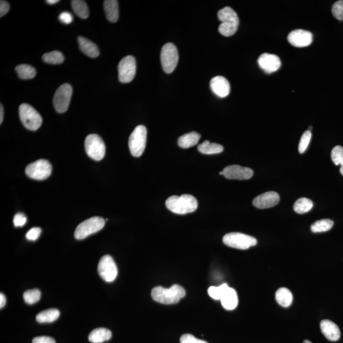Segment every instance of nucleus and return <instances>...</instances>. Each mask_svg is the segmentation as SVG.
I'll list each match as a JSON object with an SVG mask.
<instances>
[{
	"mask_svg": "<svg viewBox=\"0 0 343 343\" xmlns=\"http://www.w3.org/2000/svg\"><path fill=\"white\" fill-rule=\"evenodd\" d=\"M185 295L186 291L184 288L177 284L169 289L159 286L151 290V297L154 301L165 304L177 303Z\"/></svg>",
	"mask_w": 343,
	"mask_h": 343,
	"instance_id": "f03ea898",
	"label": "nucleus"
},
{
	"mask_svg": "<svg viewBox=\"0 0 343 343\" xmlns=\"http://www.w3.org/2000/svg\"><path fill=\"white\" fill-rule=\"evenodd\" d=\"M105 221L100 217H92L85 220L77 226L74 237L77 240H83L103 228Z\"/></svg>",
	"mask_w": 343,
	"mask_h": 343,
	"instance_id": "423d86ee",
	"label": "nucleus"
},
{
	"mask_svg": "<svg viewBox=\"0 0 343 343\" xmlns=\"http://www.w3.org/2000/svg\"><path fill=\"white\" fill-rule=\"evenodd\" d=\"M181 343H208L204 340L199 339L194 335L189 334H185L180 338Z\"/></svg>",
	"mask_w": 343,
	"mask_h": 343,
	"instance_id": "4c0bfd02",
	"label": "nucleus"
},
{
	"mask_svg": "<svg viewBox=\"0 0 343 343\" xmlns=\"http://www.w3.org/2000/svg\"><path fill=\"white\" fill-rule=\"evenodd\" d=\"M258 64L260 67L266 73H272L277 71L281 66V61L276 55L264 53L259 57Z\"/></svg>",
	"mask_w": 343,
	"mask_h": 343,
	"instance_id": "f3484780",
	"label": "nucleus"
},
{
	"mask_svg": "<svg viewBox=\"0 0 343 343\" xmlns=\"http://www.w3.org/2000/svg\"><path fill=\"white\" fill-rule=\"evenodd\" d=\"M19 117L24 126L30 131H36L41 127L42 118L36 109L28 104H22L19 109Z\"/></svg>",
	"mask_w": 343,
	"mask_h": 343,
	"instance_id": "39448f33",
	"label": "nucleus"
},
{
	"mask_svg": "<svg viewBox=\"0 0 343 343\" xmlns=\"http://www.w3.org/2000/svg\"><path fill=\"white\" fill-rule=\"evenodd\" d=\"M220 175H223V172L221 171L219 172Z\"/></svg>",
	"mask_w": 343,
	"mask_h": 343,
	"instance_id": "09e8293b",
	"label": "nucleus"
},
{
	"mask_svg": "<svg viewBox=\"0 0 343 343\" xmlns=\"http://www.w3.org/2000/svg\"><path fill=\"white\" fill-rule=\"evenodd\" d=\"M85 148L88 156L96 161L103 159L106 154L104 142L97 134H90L86 137Z\"/></svg>",
	"mask_w": 343,
	"mask_h": 343,
	"instance_id": "0eeeda50",
	"label": "nucleus"
},
{
	"mask_svg": "<svg viewBox=\"0 0 343 343\" xmlns=\"http://www.w3.org/2000/svg\"><path fill=\"white\" fill-rule=\"evenodd\" d=\"M78 41H79L80 49L83 53L92 58H96L99 56L98 47L91 40L85 39L84 37L79 36L78 37Z\"/></svg>",
	"mask_w": 343,
	"mask_h": 343,
	"instance_id": "aec40b11",
	"label": "nucleus"
},
{
	"mask_svg": "<svg viewBox=\"0 0 343 343\" xmlns=\"http://www.w3.org/2000/svg\"><path fill=\"white\" fill-rule=\"evenodd\" d=\"M163 69L167 74L171 73L176 69L179 61L177 47L172 43H168L162 47L160 54Z\"/></svg>",
	"mask_w": 343,
	"mask_h": 343,
	"instance_id": "6e6552de",
	"label": "nucleus"
},
{
	"mask_svg": "<svg viewBox=\"0 0 343 343\" xmlns=\"http://www.w3.org/2000/svg\"><path fill=\"white\" fill-rule=\"evenodd\" d=\"M217 17L221 22L218 29L220 33L227 37L235 34L239 25V19L236 12L231 7H224L218 12Z\"/></svg>",
	"mask_w": 343,
	"mask_h": 343,
	"instance_id": "7ed1b4c3",
	"label": "nucleus"
},
{
	"mask_svg": "<svg viewBox=\"0 0 343 343\" xmlns=\"http://www.w3.org/2000/svg\"><path fill=\"white\" fill-rule=\"evenodd\" d=\"M210 89L216 96L224 98L230 94V84L226 78L217 76L210 80Z\"/></svg>",
	"mask_w": 343,
	"mask_h": 343,
	"instance_id": "a211bd4d",
	"label": "nucleus"
},
{
	"mask_svg": "<svg viewBox=\"0 0 343 343\" xmlns=\"http://www.w3.org/2000/svg\"><path fill=\"white\" fill-rule=\"evenodd\" d=\"M16 71L20 79L23 80L33 79L36 74V69L27 64L19 65L16 67Z\"/></svg>",
	"mask_w": 343,
	"mask_h": 343,
	"instance_id": "c85d7f7f",
	"label": "nucleus"
},
{
	"mask_svg": "<svg viewBox=\"0 0 343 343\" xmlns=\"http://www.w3.org/2000/svg\"><path fill=\"white\" fill-rule=\"evenodd\" d=\"M60 312L58 310L52 309L45 310L36 315V321L39 323H52L58 319Z\"/></svg>",
	"mask_w": 343,
	"mask_h": 343,
	"instance_id": "bb28decb",
	"label": "nucleus"
},
{
	"mask_svg": "<svg viewBox=\"0 0 343 343\" xmlns=\"http://www.w3.org/2000/svg\"><path fill=\"white\" fill-rule=\"evenodd\" d=\"M97 271L100 277L106 282H113L118 275L117 264L109 255H105L100 259Z\"/></svg>",
	"mask_w": 343,
	"mask_h": 343,
	"instance_id": "f8f14e48",
	"label": "nucleus"
},
{
	"mask_svg": "<svg viewBox=\"0 0 343 343\" xmlns=\"http://www.w3.org/2000/svg\"><path fill=\"white\" fill-rule=\"evenodd\" d=\"M276 300L280 306L289 307L293 301L292 293L287 288H280L276 292Z\"/></svg>",
	"mask_w": 343,
	"mask_h": 343,
	"instance_id": "393cba45",
	"label": "nucleus"
},
{
	"mask_svg": "<svg viewBox=\"0 0 343 343\" xmlns=\"http://www.w3.org/2000/svg\"><path fill=\"white\" fill-rule=\"evenodd\" d=\"M312 139V132L310 131H307L304 132L300 140L299 144V154H302L306 151L308 146L310 144V141Z\"/></svg>",
	"mask_w": 343,
	"mask_h": 343,
	"instance_id": "c9c22d12",
	"label": "nucleus"
},
{
	"mask_svg": "<svg viewBox=\"0 0 343 343\" xmlns=\"http://www.w3.org/2000/svg\"><path fill=\"white\" fill-rule=\"evenodd\" d=\"M32 343H56L54 338L49 336H39L32 339Z\"/></svg>",
	"mask_w": 343,
	"mask_h": 343,
	"instance_id": "79ce46f5",
	"label": "nucleus"
},
{
	"mask_svg": "<svg viewBox=\"0 0 343 343\" xmlns=\"http://www.w3.org/2000/svg\"><path fill=\"white\" fill-rule=\"evenodd\" d=\"M4 107L3 105L1 104V106H0V124H1L4 120Z\"/></svg>",
	"mask_w": 343,
	"mask_h": 343,
	"instance_id": "a18cd8bd",
	"label": "nucleus"
},
{
	"mask_svg": "<svg viewBox=\"0 0 343 343\" xmlns=\"http://www.w3.org/2000/svg\"><path fill=\"white\" fill-rule=\"evenodd\" d=\"M331 159L335 165H340V173L343 176V147L335 146L332 150Z\"/></svg>",
	"mask_w": 343,
	"mask_h": 343,
	"instance_id": "473e14b6",
	"label": "nucleus"
},
{
	"mask_svg": "<svg viewBox=\"0 0 343 343\" xmlns=\"http://www.w3.org/2000/svg\"><path fill=\"white\" fill-rule=\"evenodd\" d=\"M332 13L335 19L339 21H343V1L340 0L333 5Z\"/></svg>",
	"mask_w": 343,
	"mask_h": 343,
	"instance_id": "e433bc0d",
	"label": "nucleus"
},
{
	"mask_svg": "<svg viewBox=\"0 0 343 343\" xmlns=\"http://www.w3.org/2000/svg\"><path fill=\"white\" fill-rule=\"evenodd\" d=\"M223 176L228 179L247 180L251 178L254 172L251 169L238 165H229L225 167Z\"/></svg>",
	"mask_w": 343,
	"mask_h": 343,
	"instance_id": "2eb2a0df",
	"label": "nucleus"
},
{
	"mask_svg": "<svg viewBox=\"0 0 343 343\" xmlns=\"http://www.w3.org/2000/svg\"><path fill=\"white\" fill-rule=\"evenodd\" d=\"M222 241L225 245L235 249L245 250L257 244V240L241 233H230L225 235Z\"/></svg>",
	"mask_w": 343,
	"mask_h": 343,
	"instance_id": "1a4fd4ad",
	"label": "nucleus"
},
{
	"mask_svg": "<svg viewBox=\"0 0 343 343\" xmlns=\"http://www.w3.org/2000/svg\"><path fill=\"white\" fill-rule=\"evenodd\" d=\"M118 70L120 82L127 84L132 82L136 72V59L132 56L124 57L119 62Z\"/></svg>",
	"mask_w": 343,
	"mask_h": 343,
	"instance_id": "ddd939ff",
	"label": "nucleus"
},
{
	"mask_svg": "<svg viewBox=\"0 0 343 343\" xmlns=\"http://www.w3.org/2000/svg\"><path fill=\"white\" fill-rule=\"evenodd\" d=\"M14 224L16 227L23 226L26 223L27 218L22 213H17L14 217Z\"/></svg>",
	"mask_w": 343,
	"mask_h": 343,
	"instance_id": "ea45409f",
	"label": "nucleus"
},
{
	"mask_svg": "<svg viewBox=\"0 0 343 343\" xmlns=\"http://www.w3.org/2000/svg\"><path fill=\"white\" fill-rule=\"evenodd\" d=\"M10 10V5L8 2L2 0L0 2V17H2L8 13Z\"/></svg>",
	"mask_w": 343,
	"mask_h": 343,
	"instance_id": "37998d69",
	"label": "nucleus"
},
{
	"mask_svg": "<svg viewBox=\"0 0 343 343\" xmlns=\"http://www.w3.org/2000/svg\"><path fill=\"white\" fill-rule=\"evenodd\" d=\"M42 230L40 227H32L27 233L26 238L27 240H31V241H35L41 235Z\"/></svg>",
	"mask_w": 343,
	"mask_h": 343,
	"instance_id": "58836bf2",
	"label": "nucleus"
},
{
	"mask_svg": "<svg viewBox=\"0 0 343 343\" xmlns=\"http://www.w3.org/2000/svg\"><path fill=\"white\" fill-rule=\"evenodd\" d=\"M313 207H314V203L311 200L307 199V198H301L295 202L294 210L297 214H302L309 212Z\"/></svg>",
	"mask_w": 343,
	"mask_h": 343,
	"instance_id": "c756f323",
	"label": "nucleus"
},
{
	"mask_svg": "<svg viewBox=\"0 0 343 343\" xmlns=\"http://www.w3.org/2000/svg\"><path fill=\"white\" fill-rule=\"evenodd\" d=\"M104 9L109 21L117 22L119 18V2L117 0H106L104 2Z\"/></svg>",
	"mask_w": 343,
	"mask_h": 343,
	"instance_id": "4be33fe9",
	"label": "nucleus"
},
{
	"mask_svg": "<svg viewBox=\"0 0 343 343\" xmlns=\"http://www.w3.org/2000/svg\"><path fill=\"white\" fill-rule=\"evenodd\" d=\"M334 222L329 219L319 220L312 225L311 230L314 233H322L329 231L332 228Z\"/></svg>",
	"mask_w": 343,
	"mask_h": 343,
	"instance_id": "7c9ffc66",
	"label": "nucleus"
},
{
	"mask_svg": "<svg viewBox=\"0 0 343 343\" xmlns=\"http://www.w3.org/2000/svg\"><path fill=\"white\" fill-rule=\"evenodd\" d=\"M280 201L279 195L275 192H268L253 200L252 204L258 209H269L275 206Z\"/></svg>",
	"mask_w": 343,
	"mask_h": 343,
	"instance_id": "dca6fc26",
	"label": "nucleus"
},
{
	"mask_svg": "<svg viewBox=\"0 0 343 343\" xmlns=\"http://www.w3.org/2000/svg\"><path fill=\"white\" fill-rule=\"evenodd\" d=\"M111 332L105 328H98L90 333L89 340L92 343H102L111 339Z\"/></svg>",
	"mask_w": 343,
	"mask_h": 343,
	"instance_id": "5701e85b",
	"label": "nucleus"
},
{
	"mask_svg": "<svg viewBox=\"0 0 343 343\" xmlns=\"http://www.w3.org/2000/svg\"><path fill=\"white\" fill-rule=\"evenodd\" d=\"M71 7L74 13L82 19L88 18L89 16V10L86 2L82 0H72Z\"/></svg>",
	"mask_w": 343,
	"mask_h": 343,
	"instance_id": "cd10ccee",
	"label": "nucleus"
},
{
	"mask_svg": "<svg viewBox=\"0 0 343 343\" xmlns=\"http://www.w3.org/2000/svg\"><path fill=\"white\" fill-rule=\"evenodd\" d=\"M201 138V136L196 132H192L183 135L178 139V145L182 148H189L195 146Z\"/></svg>",
	"mask_w": 343,
	"mask_h": 343,
	"instance_id": "b1692460",
	"label": "nucleus"
},
{
	"mask_svg": "<svg viewBox=\"0 0 343 343\" xmlns=\"http://www.w3.org/2000/svg\"><path fill=\"white\" fill-rule=\"evenodd\" d=\"M220 301L224 309L233 310L236 309L239 303V298L236 290L231 287L227 288Z\"/></svg>",
	"mask_w": 343,
	"mask_h": 343,
	"instance_id": "412c9836",
	"label": "nucleus"
},
{
	"mask_svg": "<svg viewBox=\"0 0 343 343\" xmlns=\"http://www.w3.org/2000/svg\"><path fill=\"white\" fill-rule=\"evenodd\" d=\"M25 302L28 304H33L40 301L41 298V292L39 289H34L27 290L23 294Z\"/></svg>",
	"mask_w": 343,
	"mask_h": 343,
	"instance_id": "72a5a7b5",
	"label": "nucleus"
},
{
	"mask_svg": "<svg viewBox=\"0 0 343 343\" xmlns=\"http://www.w3.org/2000/svg\"><path fill=\"white\" fill-rule=\"evenodd\" d=\"M147 129L144 125H140L135 128L129 139V147L132 156L141 157L146 148Z\"/></svg>",
	"mask_w": 343,
	"mask_h": 343,
	"instance_id": "20e7f679",
	"label": "nucleus"
},
{
	"mask_svg": "<svg viewBox=\"0 0 343 343\" xmlns=\"http://www.w3.org/2000/svg\"><path fill=\"white\" fill-rule=\"evenodd\" d=\"M320 329L322 334L330 341H337L340 337L339 328L335 323L329 320H323L320 322Z\"/></svg>",
	"mask_w": 343,
	"mask_h": 343,
	"instance_id": "6ab92c4d",
	"label": "nucleus"
},
{
	"mask_svg": "<svg viewBox=\"0 0 343 343\" xmlns=\"http://www.w3.org/2000/svg\"><path fill=\"white\" fill-rule=\"evenodd\" d=\"M72 94L71 85L64 84L57 89L55 93L53 103L55 109L60 113L66 112L68 109Z\"/></svg>",
	"mask_w": 343,
	"mask_h": 343,
	"instance_id": "9b49d317",
	"label": "nucleus"
},
{
	"mask_svg": "<svg viewBox=\"0 0 343 343\" xmlns=\"http://www.w3.org/2000/svg\"><path fill=\"white\" fill-rule=\"evenodd\" d=\"M198 150L202 154L214 155L223 151L224 147L221 144L211 143L209 141H205L198 146Z\"/></svg>",
	"mask_w": 343,
	"mask_h": 343,
	"instance_id": "a878e982",
	"label": "nucleus"
},
{
	"mask_svg": "<svg viewBox=\"0 0 343 343\" xmlns=\"http://www.w3.org/2000/svg\"><path fill=\"white\" fill-rule=\"evenodd\" d=\"M7 302V298L6 296H5V295L4 294H0V308L2 309V308H4L5 307V305L6 304Z\"/></svg>",
	"mask_w": 343,
	"mask_h": 343,
	"instance_id": "c03bdc74",
	"label": "nucleus"
},
{
	"mask_svg": "<svg viewBox=\"0 0 343 343\" xmlns=\"http://www.w3.org/2000/svg\"><path fill=\"white\" fill-rule=\"evenodd\" d=\"M303 343H312L311 341H310L309 340H304Z\"/></svg>",
	"mask_w": 343,
	"mask_h": 343,
	"instance_id": "de8ad7c7",
	"label": "nucleus"
},
{
	"mask_svg": "<svg viewBox=\"0 0 343 343\" xmlns=\"http://www.w3.org/2000/svg\"><path fill=\"white\" fill-rule=\"evenodd\" d=\"M46 2L47 4H49L50 5H54L58 3L59 1V0H47Z\"/></svg>",
	"mask_w": 343,
	"mask_h": 343,
	"instance_id": "49530a36",
	"label": "nucleus"
},
{
	"mask_svg": "<svg viewBox=\"0 0 343 343\" xmlns=\"http://www.w3.org/2000/svg\"><path fill=\"white\" fill-rule=\"evenodd\" d=\"M59 19L62 23L69 24L73 21V17L69 12H64L59 15Z\"/></svg>",
	"mask_w": 343,
	"mask_h": 343,
	"instance_id": "a19ab883",
	"label": "nucleus"
},
{
	"mask_svg": "<svg viewBox=\"0 0 343 343\" xmlns=\"http://www.w3.org/2000/svg\"><path fill=\"white\" fill-rule=\"evenodd\" d=\"M228 285L223 284L219 287H210L208 289V294L215 300H221L222 295L226 291Z\"/></svg>",
	"mask_w": 343,
	"mask_h": 343,
	"instance_id": "f704fd0d",
	"label": "nucleus"
},
{
	"mask_svg": "<svg viewBox=\"0 0 343 343\" xmlns=\"http://www.w3.org/2000/svg\"><path fill=\"white\" fill-rule=\"evenodd\" d=\"M43 61L51 64H61L64 61L63 54L59 51H52L45 54L42 57Z\"/></svg>",
	"mask_w": 343,
	"mask_h": 343,
	"instance_id": "2f4dec72",
	"label": "nucleus"
},
{
	"mask_svg": "<svg viewBox=\"0 0 343 343\" xmlns=\"http://www.w3.org/2000/svg\"><path fill=\"white\" fill-rule=\"evenodd\" d=\"M287 39L292 46L297 48H303L311 45L313 42V34L311 32L306 30L295 29L290 32Z\"/></svg>",
	"mask_w": 343,
	"mask_h": 343,
	"instance_id": "4468645a",
	"label": "nucleus"
},
{
	"mask_svg": "<svg viewBox=\"0 0 343 343\" xmlns=\"http://www.w3.org/2000/svg\"><path fill=\"white\" fill-rule=\"evenodd\" d=\"M52 167L46 160H39L31 163L26 167V174L30 178L39 181L45 180L52 174Z\"/></svg>",
	"mask_w": 343,
	"mask_h": 343,
	"instance_id": "9d476101",
	"label": "nucleus"
},
{
	"mask_svg": "<svg viewBox=\"0 0 343 343\" xmlns=\"http://www.w3.org/2000/svg\"><path fill=\"white\" fill-rule=\"evenodd\" d=\"M165 205L175 214L184 215L195 212L198 208V202L191 195H174L168 198Z\"/></svg>",
	"mask_w": 343,
	"mask_h": 343,
	"instance_id": "f257e3e1",
	"label": "nucleus"
}]
</instances>
